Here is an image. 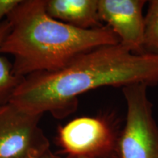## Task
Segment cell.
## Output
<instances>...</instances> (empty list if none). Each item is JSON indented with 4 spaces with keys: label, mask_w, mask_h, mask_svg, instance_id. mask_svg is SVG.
<instances>
[{
    "label": "cell",
    "mask_w": 158,
    "mask_h": 158,
    "mask_svg": "<svg viewBox=\"0 0 158 158\" xmlns=\"http://www.w3.org/2000/svg\"><path fill=\"white\" fill-rule=\"evenodd\" d=\"M147 88L143 84L122 88L127 114L118 139V158H158V126Z\"/></svg>",
    "instance_id": "277c9868"
},
{
    "label": "cell",
    "mask_w": 158,
    "mask_h": 158,
    "mask_svg": "<svg viewBox=\"0 0 158 158\" xmlns=\"http://www.w3.org/2000/svg\"><path fill=\"white\" fill-rule=\"evenodd\" d=\"M10 30V24L7 19L0 23V46ZM23 79L15 76L13 65L7 59L0 56V103L8 100L15 89Z\"/></svg>",
    "instance_id": "ba28073f"
},
{
    "label": "cell",
    "mask_w": 158,
    "mask_h": 158,
    "mask_svg": "<svg viewBox=\"0 0 158 158\" xmlns=\"http://www.w3.org/2000/svg\"><path fill=\"white\" fill-rule=\"evenodd\" d=\"M6 19L10 30L0 54L13 56V73L21 79L59 70L79 55L120 43L107 25L81 29L52 19L45 11V0H21Z\"/></svg>",
    "instance_id": "7a4b0ae2"
},
{
    "label": "cell",
    "mask_w": 158,
    "mask_h": 158,
    "mask_svg": "<svg viewBox=\"0 0 158 158\" xmlns=\"http://www.w3.org/2000/svg\"><path fill=\"white\" fill-rule=\"evenodd\" d=\"M143 45L148 52L158 54V0L149 1L144 16Z\"/></svg>",
    "instance_id": "9c48e42d"
},
{
    "label": "cell",
    "mask_w": 158,
    "mask_h": 158,
    "mask_svg": "<svg viewBox=\"0 0 158 158\" xmlns=\"http://www.w3.org/2000/svg\"><path fill=\"white\" fill-rule=\"evenodd\" d=\"M158 84V54H136L121 44L104 45L79 55L54 72L23 78L7 101L31 114L56 119L76 111L78 97L102 86Z\"/></svg>",
    "instance_id": "6da1fadb"
},
{
    "label": "cell",
    "mask_w": 158,
    "mask_h": 158,
    "mask_svg": "<svg viewBox=\"0 0 158 158\" xmlns=\"http://www.w3.org/2000/svg\"><path fill=\"white\" fill-rule=\"evenodd\" d=\"M21 0H0V23L5 16L7 17L15 7L19 5Z\"/></svg>",
    "instance_id": "30bf717a"
},
{
    "label": "cell",
    "mask_w": 158,
    "mask_h": 158,
    "mask_svg": "<svg viewBox=\"0 0 158 158\" xmlns=\"http://www.w3.org/2000/svg\"><path fill=\"white\" fill-rule=\"evenodd\" d=\"M145 0H98V15L120 40L136 54L146 52L143 45Z\"/></svg>",
    "instance_id": "8992f818"
},
{
    "label": "cell",
    "mask_w": 158,
    "mask_h": 158,
    "mask_svg": "<svg viewBox=\"0 0 158 158\" xmlns=\"http://www.w3.org/2000/svg\"><path fill=\"white\" fill-rule=\"evenodd\" d=\"M42 116L1 102L0 158H41L50 152V141L39 126Z\"/></svg>",
    "instance_id": "5b68a950"
},
{
    "label": "cell",
    "mask_w": 158,
    "mask_h": 158,
    "mask_svg": "<svg viewBox=\"0 0 158 158\" xmlns=\"http://www.w3.org/2000/svg\"><path fill=\"white\" fill-rule=\"evenodd\" d=\"M45 11L52 19L81 29L102 27L98 0H45Z\"/></svg>",
    "instance_id": "52a82bcc"
},
{
    "label": "cell",
    "mask_w": 158,
    "mask_h": 158,
    "mask_svg": "<svg viewBox=\"0 0 158 158\" xmlns=\"http://www.w3.org/2000/svg\"><path fill=\"white\" fill-rule=\"evenodd\" d=\"M120 133L111 115L81 116L59 125L55 141L65 158H118Z\"/></svg>",
    "instance_id": "3957f363"
},
{
    "label": "cell",
    "mask_w": 158,
    "mask_h": 158,
    "mask_svg": "<svg viewBox=\"0 0 158 158\" xmlns=\"http://www.w3.org/2000/svg\"><path fill=\"white\" fill-rule=\"evenodd\" d=\"M41 158H62L60 155H58V154H54L52 152H48L46 155H45L43 157Z\"/></svg>",
    "instance_id": "8fae6325"
}]
</instances>
